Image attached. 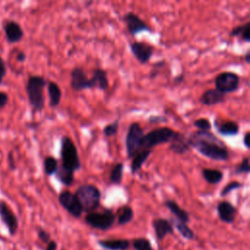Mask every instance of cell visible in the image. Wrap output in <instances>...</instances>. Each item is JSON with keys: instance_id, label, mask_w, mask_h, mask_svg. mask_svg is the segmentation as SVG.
Returning a JSON list of instances; mask_svg holds the SVG:
<instances>
[{"instance_id": "1", "label": "cell", "mask_w": 250, "mask_h": 250, "mask_svg": "<svg viewBox=\"0 0 250 250\" xmlns=\"http://www.w3.org/2000/svg\"><path fill=\"white\" fill-rule=\"evenodd\" d=\"M188 138L190 147L195 148L201 155L214 161H227L229 153L226 144L210 131H195Z\"/></svg>"}, {"instance_id": "2", "label": "cell", "mask_w": 250, "mask_h": 250, "mask_svg": "<svg viewBox=\"0 0 250 250\" xmlns=\"http://www.w3.org/2000/svg\"><path fill=\"white\" fill-rule=\"evenodd\" d=\"M180 132L166 126L154 128L144 135L141 143V149L151 150V148L156 146L162 144H171L180 136Z\"/></svg>"}, {"instance_id": "3", "label": "cell", "mask_w": 250, "mask_h": 250, "mask_svg": "<svg viewBox=\"0 0 250 250\" xmlns=\"http://www.w3.org/2000/svg\"><path fill=\"white\" fill-rule=\"evenodd\" d=\"M75 196L80 202L83 212L91 213L96 211L101 205V190L94 185L84 184L79 186L75 192Z\"/></svg>"}, {"instance_id": "4", "label": "cell", "mask_w": 250, "mask_h": 250, "mask_svg": "<svg viewBox=\"0 0 250 250\" xmlns=\"http://www.w3.org/2000/svg\"><path fill=\"white\" fill-rule=\"evenodd\" d=\"M47 85L45 78L39 75L30 76L26 83V93L30 105L36 111H41L45 105L44 88Z\"/></svg>"}, {"instance_id": "5", "label": "cell", "mask_w": 250, "mask_h": 250, "mask_svg": "<svg viewBox=\"0 0 250 250\" xmlns=\"http://www.w3.org/2000/svg\"><path fill=\"white\" fill-rule=\"evenodd\" d=\"M61 159L62 166L66 169L75 172L81 168L76 146L68 136H63L61 140Z\"/></svg>"}, {"instance_id": "6", "label": "cell", "mask_w": 250, "mask_h": 250, "mask_svg": "<svg viewBox=\"0 0 250 250\" xmlns=\"http://www.w3.org/2000/svg\"><path fill=\"white\" fill-rule=\"evenodd\" d=\"M116 215L111 209L104 208L103 211H94L85 216V223L93 229L100 230L109 229L115 223Z\"/></svg>"}, {"instance_id": "7", "label": "cell", "mask_w": 250, "mask_h": 250, "mask_svg": "<svg viewBox=\"0 0 250 250\" xmlns=\"http://www.w3.org/2000/svg\"><path fill=\"white\" fill-rule=\"evenodd\" d=\"M145 135L144 129L138 122H133L129 125V129L125 138V146L128 158H133L141 151V143Z\"/></svg>"}, {"instance_id": "8", "label": "cell", "mask_w": 250, "mask_h": 250, "mask_svg": "<svg viewBox=\"0 0 250 250\" xmlns=\"http://www.w3.org/2000/svg\"><path fill=\"white\" fill-rule=\"evenodd\" d=\"M239 75L232 71L221 72L216 76L214 80L215 89H217L225 95L235 92L239 87Z\"/></svg>"}, {"instance_id": "9", "label": "cell", "mask_w": 250, "mask_h": 250, "mask_svg": "<svg viewBox=\"0 0 250 250\" xmlns=\"http://www.w3.org/2000/svg\"><path fill=\"white\" fill-rule=\"evenodd\" d=\"M59 202L61 204V206L66 210L72 217L74 218H80L82 213H83V209L82 206L80 204V202L78 201L77 197L75 196V194L73 192H71L68 189L62 190L60 195H59Z\"/></svg>"}, {"instance_id": "10", "label": "cell", "mask_w": 250, "mask_h": 250, "mask_svg": "<svg viewBox=\"0 0 250 250\" xmlns=\"http://www.w3.org/2000/svg\"><path fill=\"white\" fill-rule=\"evenodd\" d=\"M70 87L74 91L94 89V84L82 67H74L70 72Z\"/></svg>"}, {"instance_id": "11", "label": "cell", "mask_w": 250, "mask_h": 250, "mask_svg": "<svg viewBox=\"0 0 250 250\" xmlns=\"http://www.w3.org/2000/svg\"><path fill=\"white\" fill-rule=\"evenodd\" d=\"M123 21L131 35H137L144 31H151V28L146 24V22L134 12L125 13L123 15Z\"/></svg>"}, {"instance_id": "12", "label": "cell", "mask_w": 250, "mask_h": 250, "mask_svg": "<svg viewBox=\"0 0 250 250\" xmlns=\"http://www.w3.org/2000/svg\"><path fill=\"white\" fill-rule=\"evenodd\" d=\"M130 51L133 54V56L136 58V60L141 64H146L149 62V60L152 57L153 54V47L149 44H146L145 42H131L129 44Z\"/></svg>"}, {"instance_id": "13", "label": "cell", "mask_w": 250, "mask_h": 250, "mask_svg": "<svg viewBox=\"0 0 250 250\" xmlns=\"http://www.w3.org/2000/svg\"><path fill=\"white\" fill-rule=\"evenodd\" d=\"M219 219L226 224H232L235 220L237 208L228 200H222L217 204Z\"/></svg>"}, {"instance_id": "14", "label": "cell", "mask_w": 250, "mask_h": 250, "mask_svg": "<svg viewBox=\"0 0 250 250\" xmlns=\"http://www.w3.org/2000/svg\"><path fill=\"white\" fill-rule=\"evenodd\" d=\"M152 228L156 238L161 241L167 235L174 233V227L170 220L164 218H155L152 220Z\"/></svg>"}, {"instance_id": "15", "label": "cell", "mask_w": 250, "mask_h": 250, "mask_svg": "<svg viewBox=\"0 0 250 250\" xmlns=\"http://www.w3.org/2000/svg\"><path fill=\"white\" fill-rule=\"evenodd\" d=\"M0 217L7 226L10 233L14 234L18 229V220L5 202H0Z\"/></svg>"}, {"instance_id": "16", "label": "cell", "mask_w": 250, "mask_h": 250, "mask_svg": "<svg viewBox=\"0 0 250 250\" xmlns=\"http://www.w3.org/2000/svg\"><path fill=\"white\" fill-rule=\"evenodd\" d=\"M226 101V95L217 89H208L202 93L199 98V102L204 105H215L222 104Z\"/></svg>"}, {"instance_id": "17", "label": "cell", "mask_w": 250, "mask_h": 250, "mask_svg": "<svg viewBox=\"0 0 250 250\" xmlns=\"http://www.w3.org/2000/svg\"><path fill=\"white\" fill-rule=\"evenodd\" d=\"M214 126L216 128V131L222 136H235L239 132L238 124L232 120H226V121L218 122L215 119Z\"/></svg>"}, {"instance_id": "18", "label": "cell", "mask_w": 250, "mask_h": 250, "mask_svg": "<svg viewBox=\"0 0 250 250\" xmlns=\"http://www.w3.org/2000/svg\"><path fill=\"white\" fill-rule=\"evenodd\" d=\"M164 206L176 217V220L188 224L189 222V214L188 211L183 209L175 200L166 199L164 201Z\"/></svg>"}, {"instance_id": "19", "label": "cell", "mask_w": 250, "mask_h": 250, "mask_svg": "<svg viewBox=\"0 0 250 250\" xmlns=\"http://www.w3.org/2000/svg\"><path fill=\"white\" fill-rule=\"evenodd\" d=\"M4 29H5L6 37L10 43L19 42L23 36V31L21 25L16 21H8L5 24Z\"/></svg>"}, {"instance_id": "20", "label": "cell", "mask_w": 250, "mask_h": 250, "mask_svg": "<svg viewBox=\"0 0 250 250\" xmlns=\"http://www.w3.org/2000/svg\"><path fill=\"white\" fill-rule=\"evenodd\" d=\"M97 242L105 250H128L131 247V242L127 239H104Z\"/></svg>"}, {"instance_id": "21", "label": "cell", "mask_w": 250, "mask_h": 250, "mask_svg": "<svg viewBox=\"0 0 250 250\" xmlns=\"http://www.w3.org/2000/svg\"><path fill=\"white\" fill-rule=\"evenodd\" d=\"M94 87L99 90L105 91L108 88L109 82L107 78V72L103 68H95L93 70V76L91 77Z\"/></svg>"}, {"instance_id": "22", "label": "cell", "mask_w": 250, "mask_h": 250, "mask_svg": "<svg viewBox=\"0 0 250 250\" xmlns=\"http://www.w3.org/2000/svg\"><path fill=\"white\" fill-rule=\"evenodd\" d=\"M169 149L176 154L183 155L190 150V146L188 143V138L185 134L181 133L180 136L170 144Z\"/></svg>"}, {"instance_id": "23", "label": "cell", "mask_w": 250, "mask_h": 250, "mask_svg": "<svg viewBox=\"0 0 250 250\" xmlns=\"http://www.w3.org/2000/svg\"><path fill=\"white\" fill-rule=\"evenodd\" d=\"M150 153H151L150 149H143V150L139 151L132 158V162H131V165H130V170H131V173L133 175L137 174L141 170L144 163L148 159Z\"/></svg>"}, {"instance_id": "24", "label": "cell", "mask_w": 250, "mask_h": 250, "mask_svg": "<svg viewBox=\"0 0 250 250\" xmlns=\"http://www.w3.org/2000/svg\"><path fill=\"white\" fill-rule=\"evenodd\" d=\"M47 90L50 99V105L52 107L58 106L62 100V90L60 86L54 81H49L47 82Z\"/></svg>"}, {"instance_id": "25", "label": "cell", "mask_w": 250, "mask_h": 250, "mask_svg": "<svg viewBox=\"0 0 250 250\" xmlns=\"http://www.w3.org/2000/svg\"><path fill=\"white\" fill-rule=\"evenodd\" d=\"M230 37H238L243 42H250V21L233 27L229 32Z\"/></svg>"}, {"instance_id": "26", "label": "cell", "mask_w": 250, "mask_h": 250, "mask_svg": "<svg viewBox=\"0 0 250 250\" xmlns=\"http://www.w3.org/2000/svg\"><path fill=\"white\" fill-rule=\"evenodd\" d=\"M203 179L210 185H218L224 178V173L219 169L203 168L201 170Z\"/></svg>"}, {"instance_id": "27", "label": "cell", "mask_w": 250, "mask_h": 250, "mask_svg": "<svg viewBox=\"0 0 250 250\" xmlns=\"http://www.w3.org/2000/svg\"><path fill=\"white\" fill-rule=\"evenodd\" d=\"M55 175L58 181L65 187H70L74 182V172L62 167V165L58 167V170Z\"/></svg>"}, {"instance_id": "28", "label": "cell", "mask_w": 250, "mask_h": 250, "mask_svg": "<svg viewBox=\"0 0 250 250\" xmlns=\"http://www.w3.org/2000/svg\"><path fill=\"white\" fill-rule=\"evenodd\" d=\"M171 224L173 226H175V228L177 229V230L179 231V233L186 239H188V240H191L194 238L195 234L193 232V230L188 226V224L186 223H183V222H180L176 219H172L170 220Z\"/></svg>"}, {"instance_id": "29", "label": "cell", "mask_w": 250, "mask_h": 250, "mask_svg": "<svg viewBox=\"0 0 250 250\" xmlns=\"http://www.w3.org/2000/svg\"><path fill=\"white\" fill-rule=\"evenodd\" d=\"M134 218V211L133 209L128 206L125 205L123 207H121L118 211V215H117V224L119 226H123L126 225L128 223H130Z\"/></svg>"}, {"instance_id": "30", "label": "cell", "mask_w": 250, "mask_h": 250, "mask_svg": "<svg viewBox=\"0 0 250 250\" xmlns=\"http://www.w3.org/2000/svg\"><path fill=\"white\" fill-rule=\"evenodd\" d=\"M123 170H124V164L122 162L116 163L110 170L109 182L113 185L121 184L123 180Z\"/></svg>"}, {"instance_id": "31", "label": "cell", "mask_w": 250, "mask_h": 250, "mask_svg": "<svg viewBox=\"0 0 250 250\" xmlns=\"http://www.w3.org/2000/svg\"><path fill=\"white\" fill-rule=\"evenodd\" d=\"M58 160L49 155V156H46L44 158V161H43V168H44V172L47 176H52V175H55L57 170H58Z\"/></svg>"}, {"instance_id": "32", "label": "cell", "mask_w": 250, "mask_h": 250, "mask_svg": "<svg viewBox=\"0 0 250 250\" xmlns=\"http://www.w3.org/2000/svg\"><path fill=\"white\" fill-rule=\"evenodd\" d=\"M132 246L135 250H154L150 241L146 237H138L132 240Z\"/></svg>"}, {"instance_id": "33", "label": "cell", "mask_w": 250, "mask_h": 250, "mask_svg": "<svg viewBox=\"0 0 250 250\" xmlns=\"http://www.w3.org/2000/svg\"><path fill=\"white\" fill-rule=\"evenodd\" d=\"M242 187H243V184H242V183H240V182H238V181H231V182H229V184H227V185L222 188V190H221V192H220V195H221L222 197H224V196L228 195L229 193H230L232 190L238 189V188H242Z\"/></svg>"}, {"instance_id": "34", "label": "cell", "mask_w": 250, "mask_h": 250, "mask_svg": "<svg viewBox=\"0 0 250 250\" xmlns=\"http://www.w3.org/2000/svg\"><path fill=\"white\" fill-rule=\"evenodd\" d=\"M118 127H119V121L115 120V121L105 125L103 129V133L105 137H113L117 134Z\"/></svg>"}, {"instance_id": "35", "label": "cell", "mask_w": 250, "mask_h": 250, "mask_svg": "<svg viewBox=\"0 0 250 250\" xmlns=\"http://www.w3.org/2000/svg\"><path fill=\"white\" fill-rule=\"evenodd\" d=\"M250 172V167H249V157L246 156L244 157L241 162L238 164V166L234 169V174L239 175V174H248Z\"/></svg>"}, {"instance_id": "36", "label": "cell", "mask_w": 250, "mask_h": 250, "mask_svg": "<svg viewBox=\"0 0 250 250\" xmlns=\"http://www.w3.org/2000/svg\"><path fill=\"white\" fill-rule=\"evenodd\" d=\"M193 126L196 127L199 131H210L211 130V122L207 118H198L193 121Z\"/></svg>"}, {"instance_id": "37", "label": "cell", "mask_w": 250, "mask_h": 250, "mask_svg": "<svg viewBox=\"0 0 250 250\" xmlns=\"http://www.w3.org/2000/svg\"><path fill=\"white\" fill-rule=\"evenodd\" d=\"M147 121L149 123H153V124H158V123H164V122H167L168 119L166 116H163V115H151L148 117Z\"/></svg>"}, {"instance_id": "38", "label": "cell", "mask_w": 250, "mask_h": 250, "mask_svg": "<svg viewBox=\"0 0 250 250\" xmlns=\"http://www.w3.org/2000/svg\"><path fill=\"white\" fill-rule=\"evenodd\" d=\"M37 233H38V237L40 240H42L45 243L50 242V234L46 230H44L43 229H38Z\"/></svg>"}, {"instance_id": "39", "label": "cell", "mask_w": 250, "mask_h": 250, "mask_svg": "<svg viewBox=\"0 0 250 250\" xmlns=\"http://www.w3.org/2000/svg\"><path fill=\"white\" fill-rule=\"evenodd\" d=\"M5 74H6V65L3 59L0 57V83L2 82Z\"/></svg>"}, {"instance_id": "40", "label": "cell", "mask_w": 250, "mask_h": 250, "mask_svg": "<svg viewBox=\"0 0 250 250\" xmlns=\"http://www.w3.org/2000/svg\"><path fill=\"white\" fill-rule=\"evenodd\" d=\"M249 138H250V132L249 131H246L244 136H243V140H242V143H243V146L249 149L250 148V144H249Z\"/></svg>"}, {"instance_id": "41", "label": "cell", "mask_w": 250, "mask_h": 250, "mask_svg": "<svg viewBox=\"0 0 250 250\" xmlns=\"http://www.w3.org/2000/svg\"><path fill=\"white\" fill-rule=\"evenodd\" d=\"M7 102H8V96L5 93L0 92V108L6 105Z\"/></svg>"}, {"instance_id": "42", "label": "cell", "mask_w": 250, "mask_h": 250, "mask_svg": "<svg viewBox=\"0 0 250 250\" xmlns=\"http://www.w3.org/2000/svg\"><path fill=\"white\" fill-rule=\"evenodd\" d=\"M45 250H57V243L54 240H50V242L47 244V247Z\"/></svg>"}, {"instance_id": "43", "label": "cell", "mask_w": 250, "mask_h": 250, "mask_svg": "<svg viewBox=\"0 0 250 250\" xmlns=\"http://www.w3.org/2000/svg\"><path fill=\"white\" fill-rule=\"evenodd\" d=\"M184 80H185V75H184L183 73H181V74L177 75V76L174 78V83H175V84H180V83H182Z\"/></svg>"}, {"instance_id": "44", "label": "cell", "mask_w": 250, "mask_h": 250, "mask_svg": "<svg viewBox=\"0 0 250 250\" xmlns=\"http://www.w3.org/2000/svg\"><path fill=\"white\" fill-rule=\"evenodd\" d=\"M17 59H18V61H20V62H24V61H25V59H26V56H25V54H24V53L21 52V53H19V54H18Z\"/></svg>"}, {"instance_id": "45", "label": "cell", "mask_w": 250, "mask_h": 250, "mask_svg": "<svg viewBox=\"0 0 250 250\" xmlns=\"http://www.w3.org/2000/svg\"><path fill=\"white\" fill-rule=\"evenodd\" d=\"M244 60H245V62H246V63H250V51H247V52L245 53Z\"/></svg>"}, {"instance_id": "46", "label": "cell", "mask_w": 250, "mask_h": 250, "mask_svg": "<svg viewBox=\"0 0 250 250\" xmlns=\"http://www.w3.org/2000/svg\"><path fill=\"white\" fill-rule=\"evenodd\" d=\"M9 160H10V165H11V167L13 168V169H15V163H14V161H13V156L10 154L9 155Z\"/></svg>"}]
</instances>
